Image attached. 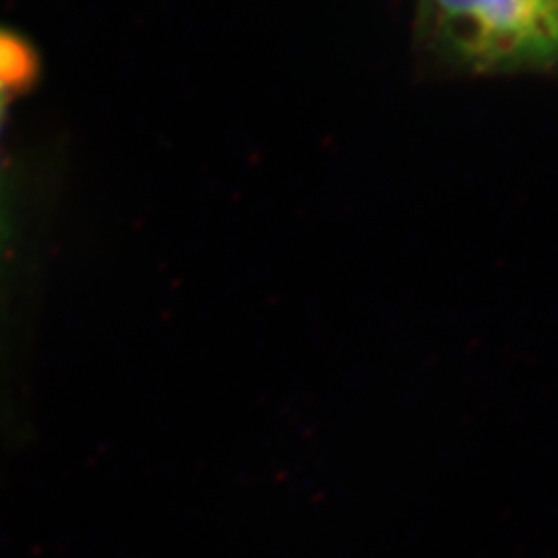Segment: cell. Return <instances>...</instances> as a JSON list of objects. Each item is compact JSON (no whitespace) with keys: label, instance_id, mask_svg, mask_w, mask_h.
Wrapping results in <instances>:
<instances>
[{"label":"cell","instance_id":"obj_2","mask_svg":"<svg viewBox=\"0 0 558 558\" xmlns=\"http://www.w3.org/2000/svg\"><path fill=\"white\" fill-rule=\"evenodd\" d=\"M40 77V54L20 34L0 27V122L9 106Z\"/></svg>","mask_w":558,"mask_h":558},{"label":"cell","instance_id":"obj_3","mask_svg":"<svg viewBox=\"0 0 558 558\" xmlns=\"http://www.w3.org/2000/svg\"><path fill=\"white\" fill-rule=\"evenodd\" d=\"M548 2H550V7L558 13V0H548Z\"/></svg>","mask_w":558,"mask_h":558},{"label":"cell","instance_id":"obj_1","mask_svg":"<svg viewBox=\"0 0 558 558\" xmlns=\"http://www.w3.org/2000/svg\"><path fill=\"white\" fill-rule=\"evenodd\" d=\"M420 13L433 46L472 73L558 62V13L548 0H422Z\"/></svg>","mask_w":558,"mask_h":558}]
</instances>
